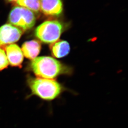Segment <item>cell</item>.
I'll use <instances>...</instances> for the list:
<instances>
[{"mask_svg": "<svg viewBox=\"0 0 128 128\" xmlns=\"http://www.w3.org/2000/svg\"><path fill=\"white\" fill-rule=\"evenodd\" d=\"M9 64L12 66L21 67L23 60V54L20 47L14 44L5 48Z\"/></svg>", "mask_w": 128, "mask_h": 128, "instance_id": "7", "label": "cell"}, {"mask_svg": "<svg viewBox=\"0 0 128 128\" xmlns=\"http://www.w3.org/2000/svg\"><path fill=\"white\" fill-rule=\"evenodd\" d=\"M40 10L49 16H58L63 12L62 0H40Z\"/></svg>", "mask_w": 128, "mask_h": 128, "instance_id": "6", "label": "cell"}, {"mask_svg": "<svg viewBox=\"0 0 128 128\" xmlns=\"http://www.w3.org/2000/svg\"><path fill=\"white\" fill-rule=\"evenodd\" d=\"M8 1L10 2H17L18 0H7Z\"/></svg>", "mask_w": 128, "mask_h": 128, "instance_id": "12", "label": "cell"}, {"mask_svg": "<svg viewBox=\"0 0 128 128\" xmlns=\"http://www.w3.org/2000/svg\"><path fill=\"white\" fill-rule=\"evenodd\" d=\"M20 29L10 24H4L0 28V45L12 44L19 40L22 34Z\"/></svg>", "mask_w": 128, "mask_h": 128, "instance_id": "5", "label": "cell"}, {"mask_svg": "<svg viewBox=\"0 0 128 128\" xmlns=\"http://www.w3.org/2000/svg\"><path fill=\"white\" fill-rule=\"evenodd\" d=\"M16 3L20 6L28 9L33 12L38 13L40 11V0H18Z\"/></svg>", "mask_w": 128, "mask_h": 128, "instance_id": "10", "label": "cell"}, {"mask_svg": "<svg viewBox=\"0 0 128 128\" xmlns=\"http://www.w3.org/2000/svg\"><path fill=\"white\" fill-rule=\"evenodd\" d=\"M63 30L64 26L59 21L47 20L36 28L35 34L43 42L51 44L58 40Z\"/></svg>", "mask_w": 128, "mask_h": 128, "instance_id": "3", "label": "cell"}, {"mask_svg": "<svg viewBox=\"0 0 128 128\" xmlns=\"http://www.w3.org/2000/svg\"><path fill=\"white\" fill-rule=\"evenodd\" d=\"M28 84L32 94L46 101L55 100L68 90L65 86L54 79L31 78Z\"/></svg>", "mask_w": 128, "mask_h": 128, "instance_id": "2", "label": "cell"}, {"mask_svg": "<svg viewBox=\"0 0 128 128\" xmlns=\"http://www.w3.org/2000/svg\"><path fill=\"white\" fill-rule=\"evenodd\" d=\"M9 21L11 24L25 31L31 29L34 26L36 17L32 11L25 8L17 6L10 11Z\"/></svg>", "mask_w": 128, "mask_h": 128, "instance_id": "4", "label": "cell"}, {"mask_svg": "<svg viewBox=\"0 0 128 128\" xmlns=\"http://www.w3.org/2000/svg\"><path fill=\"white\" fill-rule=\"evenodd\" d=\"M32 70L37 77L54 79L62 75H70V67L53 57L43 56L36 57L31 63Z\"/></svg>", "mask_w": 128, "mask_h": 128, "instance_id": "1", "label": "cell"}, {"mask_svg": "<svg viewBox=\"0 0 128 128\" xmlns=\"http://www.w3.org/2000/svg\"><path fill=\"white\" fill-rule=\"evenodd\" d=\"M52 54L56 58H62L67 56L70 52V46L68 42L58 40L51 44L50 46Z\"/></svg>", "mask_w": 128, "mask_h": 128, "instance_id": "9", "label": "cell"}, {"mask_svg": "<svg viewBox=\"0 0 128 128\" xmlns=\"http://www.w3.org/2000/svg\"><path fill=\"white\" fill-rule=\"evenodd\" d=\"M41 48V44L39 41L32 40L24 43L21 50L26 58L32 60L38 55Z\"/></svg>", "mask_w": 128, "mask_h": 128, "instance_id": "8", "label": "cell"}, {"mask_svg": "<svg viewBox=\"0 0 128 128\" xmlns=\"http://www.w3.org/2000/svg\"><path fill=\"white\" fill-rule=\"evenodd\" d=\"M4 46L0 45V70L7 68L9 64L6 54L2 48Z\"/></svg>", "mask_w": 128, "mask_h": 128, "instance_id": "11", "label": "cell"}]
</instances>
